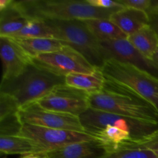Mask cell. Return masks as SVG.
<instances>
[{
  "label": "cell",
  "mask_w": 158,
  "mask_h": 158,
  "mask_svg": "<svg viewBox=\"0 0 158 158\" xmlns=\"http://www.w3.org/2000/svg\"><path fill=\"white\" fill-rule=\"evenodd\" d=\"M87 134L97 139L105 152L141 148L158 131V123L89 108L80 116Z\"/></svg>",
  "instance_id": "6da1fadb"
},
{
  "label": "cell",
  "mask_w": 158,
  "mask_h": 158,
  "mask_svg": "<svg viewBox=\"0 0 158 158\" xmlns=\"http://www.w3.org/2000/svg\"><path fill=\"white\" fill-rule=\"evenodd\" d=\"M89 108L158 123L157 110L140 96L106 80L102 90L89 95Z\"/></svg>",
  "instance_id": "7a4b0ae2"
},
{
  "label": "cell",
  "mask_w": 158,
  "mask_h": 158,
  "mask_svg": "<svg viewBox=\"0 0 158 158\" xmlns=\"http://www.w3.org/2000/svg\"><path fill=\"white\" fill-rule=\"evenodd\" d=\"M64 83V77L56 75L32 61L17 77L2 80L0 92L13 97L23 108L35 103L56 86Z\"/></svg>",
  "instance_id": "3957f363"
},
{
  "label": "cell",
  "mask_w": 158,
  "mask_h": 158,
  "mask_svg": "<svg viewBox=\"0 0 158 158\" xmlns=\"http://www.w3.org/2000/svg\"><path fill=\"white\" fill-rule=\"evenodd\" d=\"M16 3L28 18L45 21L110 19L114 12L121 9H97L86 0H23Z\"/></svg>",
  "instance_id": "277c9868"
},
{
  "label": "cell",
  "mask_w": 158,
  "mask_h": 158,
  "mask_svg": "<svg viewBox=\"0 0 158 158\" xmlns=\"http://www.w3.org/2000/svg\"><path fill=\"white\" fill-rule=\"evenodd\" d=\"M107 81L125 88L149 101L158 111V78L133 65L106 60L101 68Z\"/></svg>",
  "instance_id": "5b68a950"
},
{
  "label": "cell",
  "mask_w": 158,
  "mask_h": 158,
  "mask_svg": "<svg viewBox=\"0 0 158 158\" xmlns=\"http://www.w3.org/2000/svg\"><path fill=\"white\" fill-rule=\"evenodd\" d=\"M54 38L83 56L95 67L105 63L100 42L83 20H47Z\"/></svg>",
  "instance_id": "8992f818"
},
{
  "label": "cell",
  "mask_w": 158,
  "mask_h": 158,
  "mask_svg": "<svg viewBox=\"0 0 158 158\" xmlns=\"http://www.w3.org/2000/svg\"><path fill=\"white\" fill-rule=\"evenodd\" d=\"M32 61L47 70L64 77L71 73H92L97 69L82 54L66 45L56 52L41 54Z\"/></svg>",
  "instance_id": "52a82bcc"
},
{
  "label": "cell",
  "mask_w": 158,
  "mask_h": 158,
  "mask_svg": "<svg viewBox=\"0 0 158 158\" xmlns=\"http://www.w3.org/2000/svg\"><path fill=\"white\" fill-rule=\"evenodd\" d=\"M36 103L44 109L77 117L89 109V94L66 83L56 86Z\"/></svg>",
  "instance_id": "ba28073f"
},
{
  "label": "cell",
  "mask_w": 158,
  "mask_h": 158,
  "mask_svg": "<svg viewBox=\"0 0 158 158\" xmlns=\"http://www.w3.org/2000/svg\"><path fill=\"white\" fill-rule=\"evenodd\" d=\"M19 136L35 141L46 153L70 143L97 140L87 133L46 128L28 123H23Z\"/></svg>",
  "instance_id": "9c48e42d"
},
{
  "label": "cell",
  "mask_w": 158,
  "mask_h": 158,
  "mask_svg": "<svg viewBox=\"0 0 158 158\" xmlns=\"http://www.w3.org/2000/svg\"><path fill=\"white\" fill-rule=\"evenodd\" d=\"M19 115L23 123L86 133L80 117L44 109L36 102L21 108Z\"/></svg>",
  "instance_id": "30bf717a"
},
{
  "label": "cell",
  "mask_w": 158,
  "mask_h": 158,
  "mask_svg": "<svg viewBox=\"0 0 158 158\" xmlns=\"http://www.w3.org/2000/svg\"><path fill=\"white\" fill-rule=\"evenodd\" d=\"M99 42L105 61L113 59L128 63L143 69L158 78V70L152 61L145 58L127 39Z\"/></svg>",
  "instance_id": "8fae6325"
},
{
  "label": "cell",
  "mask_w": 158,
  "mask_h": 158,
  "mask_svg": "<svg viewBox=\"0 0 158 158\" xmlns=\"http://www.w3.org/2000/svg\"><path fill=\"white\" fill-rule=\"evenodd\" d=\"M0 57L2 64V80L17 77L32 63V59L12 39L8 37L0 36Z\"/></svg>",
  "instance_id": "7c38bea8"
},
{
  "label": "cell",
  "mask_w": 158,
  "mask_h": 158,
  "mask_svg": "<svg viewBox=\"0 0 158 158\" xmlns=\"http://www.w3.org/2000/svg\"><path fill=\"white\" fill-rule=\"evenodd\" d=\"M105 153L98 140L70 143L46 152L48 158H99Z\"/></svg>",
  "instance_id": "4fadbf2b"
},
{
  "label": "cell",
  "mask_w": 158,
  "mask_h": 158,
  "mask_svg": "<svg viewBox=\"0 0 158 158\" xmlns=\"http://www.w3.org/2000/svg\"><path fill=\"white\" fill-rule=\"evenodd\" d=\"M110 19L127 37L150 25V17L148 12L128 8H123L114 12Z\"/></svg>",
  "instance_id": "5bb4252c"
},
{
  "label": "cell",
  "mask_w": 158,
  "mask_h": 158,
  "mask_svg": "<svg viewBox=\"0 0 158 158\" xmlns=\"http://www.w3.org/2000/svg\"><path fill=\"white\" fill-rule=\"evenodd\" d=\"M29 19L19 7L16 1L12 0L7 8L0 11V36H13L26 26Z\"/></svg>",
  "instance_id": "9a60e30c"
},
{
  "label": "cell",
  "mask_w": 158,
  "mask_h": 158,
  "mask_svg": "<svg viewBox=\"0 0 158 158\" xmlns=\"http://www.w3.org/2000/svg\"><path fill=\"white\" fill-rule=\"evenodd\" d=\"M105 81L106 79L100 68H97L92 73H71L65 77L66 85L84 91L89 95L102 90Z\"/></svg>",
  "instance_id": "2e32d148"
},
{
  "label": "cell",
  "mask_w": 158,
  "mask_h": 158,
  "mask_svg": "<svg viewBox=\"0 0 158 158\" xmlns=\"http://www.w3.org/2000/svg\"><path fill=\"white\" fill-rule=\"evenodd\" d=\"M0 153L6 155L23 156L46 153L35 141L23 136H0Z\"/></svg>",
  "instance_id": "e0dca14e"
},
{
  "label": "cell",
  "mask_w": 158,
  "mask_h": 158,
  "mask_svg": "<svg viewBox=\"0 0 158 158\" xmlns=\"http://www.w3.org/2000/svg\"><path fill=\"white\" fill-rule=\"evenodd\" d=\"M29 57L33 60L44 53L56 52L64 45L55 38L12 39Z\"/></svg>",
  "instance_id": "ac0fdd59"
},
{
  "label": "cell",
  "mask_w": 158,
  "mask_h": 158,
  "mask_svg": "<svg viewBox=\"0 0 158 158\" xmlns=\"http://www.w3.org/2000/svg\"><path fill=\"white\" fill-rule=\"evenodd\" d=\"M127 40L145 58L152 60L158 48V35L150 25L129 35Z\"/></svg>",
  "instance_id": "d6986e66"
},
{
  "label": "cell",
  "mask_w": 158,
  "mask_h": 158,
  "mask_svg": "<svg viewBox=\"0 0 158 158\" xmlns=\"http://www.w3.org/2000/svg\"><path fill=\"white\" fill-rule=\"evenodd\" d=\"M99 41L127 39V35L110 19H89L83 20Z\"/></svg>",
  "instance_id": "ffe728a7"
},
{
  "label": "cell",
  "mask_w": 158,
  "mask_h": 158,
  "mask_svg": "<svg viewBox=\"0 0 158 158\" xmlns=\"http://www.w3.org/2000/svg\"><path fill=\"white\" fill-rule=\"evenodd\" d=\"M11 39L54 38L52 29L47 22L39 19H30L20 32L10 37Z\"/></svg>",
  "instance_id": "44dd1931"
},
{
  "label": "cell",
  "mask_w": 158,
  "mask_h": 158,
  "mask_svg": "<svg viewBox=\"0 0 158 158\" xmlns=\"http://www.w3.org/2000/svg\"><path fill=\"white\" fill-rule=\"evenodd\" d=\"M99 158H158L149 149L144 148H127L112 152H105Z\"/></svg>",
  "instance_id": "7402d4cb"
},
{
  "label": "cell",
  "mask_w": 158,
  "mask_h": 158,
  "mask_svg": "<svg viewBox=\"0 0 158 158\" xmlns=\"http://www.w3.org/2000/svg\"><path fill=\"white\" fill-rule=\"evenodd\" d=\"M23 125L19 114L0 119V136H19Z\"/></svg>",
  "instance_id": "603a6c76"
},
{
  "label": "cell",
  "mask_w": 158,
  "mask_h": 158,
  "mask_svg": "<svg viewBox=\"0 0 158 158\" xmlns=\"http://www.w3.org/2000/svg\"><path fill=\"white\" fill-rule=\"evenodd\" d=\"M20 107L17 100L11 95L0 92V119L19 114Z\"/></svg>",
  "instance_id": "cb8c5ba5"
},
{
  "label": "cell",
  "mask_w": 158,
  "mask_h": 158,
  "mask_svg": "<svg viewBox=\"0 0 158 158\" xmlns=\"http://www.w3.org/2000/svg\"><path fill=\"white\" fill-rule=\"evenodd\" d=\"M120 5L124 8L144 11L148 12L151 6V0H119Z\"/></svg>",
  "instance_id": "d4e9b609"
},
{
  "label": "cell",
  "mask_w": 158,
  "mask_h": 158,
  "mask_svg": "<svg viewBox=\"0 0 158 158\" xmlns=\"http://www.w3.org/2000/svg\"><path fill=\"white\" fill-rule=\"evenodd\" d=\"M86 1L88 4L97 9H115L124 8L117 1H111V0H86Z\"/></svg>",
  "instance_id": "484cf974"
},
{
  "label": "cell",
  "mask_w": 158,
  "mask_h": 158,
  "mask_svg": "<svg viewBox=\"0 0 158 158\" xmlns=\"http://www.w3.org/2000/svg\"><path fill=\"white\" fill-rule=\"evenodd\" d=\"M141 148H147L152 151L158 157V131L149 140H147L141 146Z\"/></svg>",
  "instance_id": "4316f807"
},
{
  "label": "cell",
  "mask_w": 158,
  "mask_h": 158,
  "mask_svg": "<svg viewBox=\"0 0 158 158\" xmlns=\"http://www.w3.org/2000/svg\"><path fill=\"white\" fill-rule=\"evenodd\" d=\"M150 17V26L154 29L158 35V12H148Z\"/></svg>",
  "instance_id": "83f0119b"
},
{
  "label": "cell",
  "mask_w": 158,
  "mask_h": 158,
  "mask_svg": "<svg viewBox=\"0 0 158 158\" xmlns=\"http://www.w3.org/2000/svg\"><path fill=\"white\" fill-rule=\"evenodd\" d=\"M20 158H48V157L46 153H34V154L21 156Z\"/></svg>",
  "instance_id": "f1b7e54d"
},
{
  "label": "cell",
  "mask_w": 158,
  "mask_h": 158,
  "mask_svg": "<svg viewBox=\"0 0 158 158\" xmlns=\"http://www.w3.org/2000/svg\"><path fill=\"white\" fill-rule=\"evenodd\" d=\"M148 12H158V0H151V6Z\"/></svg>",
  "instance_id": "f546056e"
},
{
  "label": "cell",
  "mask_w": 158,
  "mask_h": 158,
  "mask_svg": "<svg viewBox=\"0 0 158 158\" xmlns=\"http://www.w3.org/2000/svg\"><path fill=\"white\" fill-rule=\"evenodd\" d=\"M12 0H0V11L7 8L12 3Z\"/></svg>",
  "instance_id": "4dcf8cb0"
},
{
  "label": "cell",
  "mask_w": 158,
  "mask_h": 158,
  "mask_svg": "<svg viewBox=\"0 0 158 158\" xmlns=\"http://www.w3.org/2000/svg\"><path fill=\"white\" fill-rule=\"evenodd\" d=\"M152 63H154V65L155 66V67L157 68V69L158 70V48L157 49V51H156V52L154 53V56H153L152 58Z\"/></svg>",
  "instance_id": "1f68e13d"
}]
</instances>
